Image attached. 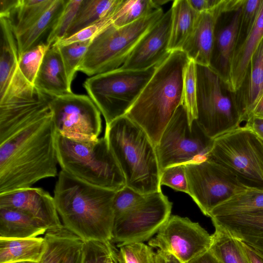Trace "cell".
I'll use <instances>...</instances> for the list:
<instances>
[{
    "mask_svg": "<svg viewBox=\"0 0 263 263\" xmlns=\"http://www.w3.org/2000/svg\"><path fill=\"white\" fill-rule=\"evenodd\" d=\"M56 132L51 111L0 143V194L57 175Z\"/></svg>",
    "mask_w": 263,
    "mask_h": 263,
    "instance_id": "6da1fadb",
    "label": "cell"
},
{
    "mask_svg": "<svg viewBox=\"0 0 263 263\" xmlns=\"http://www.w3.org/2000/svg\"><path fill=\"white\" fill-rule=\"evenodd\" d=\"M116 192L82 181L61 170L53 198L63 225L83 241L111 243Z\"/></svg>",
    "mask_w": 263,
    "mask_h": 263,
    "instance_id": "7a4b0ae2",
    "label": "cell"
},
{
    "mask_svg": "<svg viewBox=\"0 0 263 263\" xmlns=\"http://www.w3.org/2000/svg\"><path fill=\"white\" fill-rule=\"evenodd\" d=\"M189 59L182 50L171 52L158 64L126 114L157 144L165 128L182 104L184 71Z\"/></svg>",
    "mask_w": 263,
    "mask_h": 263,
    "instance_id": "3957f363",
    "label": "cell"
},
{
    "mask_svg": "<svg viewBox=\"0 0 263 263\" xmlns=\"http://www.w3.org/2000/svg\"><path fill=\"white\" fill-rule=\"evenodd\" d=\"M104 137L126 186L144 195L161 191L155 146L143 128L124 115L106 125Z\"/></svg>",
    "mask_w": 263,
    "mask_h": 263,
    "instance_id": "277c9868",
    "label": "cell"
},
{
    "mask_svg": "<svg viewBox=\"0 0 263 263\" xmlns=\"http://www.w3.org/2000/svg\"><path fill=\"white\" fill-rule=\"evenodd\" d=\"M58 163L62 170L88 184L117 192L125 179L106 139L79 141L56 134Z\"/></svg>",
    "mask_w": 263,
    "mask_h": 263,
    "instance_id": "5b68a950",
    "label": "cell"
},
{
    "mask_svg": "<svg viewBox=\"0 0 263 263\" xmlns=\"http://www.w3.org/2000/svg\"><path fill=\"white\" fill-rule=\"evenodd\" d=\"M162 8L129 25H110L91 42L78 71L88 76L121 67L142 36L164 14Z\"/></svg>",
    "mask_w": 263,
    "mask_h": 263,
    "instance_id": "8992f818",
    "label": "cell"
},
{
    "mask_svg": "<svg viewBox=\"0 0 263 263\" xmlns=\"http://www.w3.org/2000/svg\"><path fill=\"white\" fill-rule=\"evenodd\" d=\"M196 120L207 136L214 139L243 121L229 84L209 67L196 64Z\"/></svg>",
    "mask_w": 263,
    "mask_h": 263,
    "instance_id": "52a82bcc",
    "label": "cell"
},
{
    "mask_svg": "<svg viewBox=\"0 0 263 263\" xmlns=\"http://www.w3.org/2000/svg\"><path fill=\"white\" fill-rule=\"evenodd\" d=\"M157 66L141 70L119 68L85 81L83 87L103 115L106 125L126 115L153 76Z\"/></svg>",
    "mask_w": 263,
    "mask_h": 263,
    "instance_id": "ba28073f",
    "label": "cell"
},
{
    "mask_svg": "<svg viewBox=\"0 0 263 263\" xmlns=\"http://www.w3.org/2000/svg\"><path fill=\"white\" fill-rule=\"evenodd\" d=\"M206 159L230 170L246 185L263 190V141L245 125L214 139Z\"/></svg>",
    "mask_w": 263,
    "mask_h": 263,
    "instance_id": "9c48e42d",
    "label": "cell"
},
{
    "mask_svg": "<svg viewBox=\"0 0 263 263\" xmlns=\"http://www.w3.org/2000/svg\"><path fill=\"white\" fill-rule=\"evenodd\" d=\"M213 141L204 133L196 119L190 124L186 110L181 104L155 146L160 174L171 166L206 159Z\"/></svg>",
    "mask_w": 263,
    "mask_h": 263,
    "instance_id": "30bf717a",
    "label": "cell"
},
{
    "mask_svg": "<svg viewBox=\"0 0 263 263\" xmlns=\"http://www.w3.org/2000/svg\"><path fill=\"white\" fill-rule=\"evenodd\" d=\"M189 193L202 213L209 216L215 207L248 190L232 171L211 160L185 164Z\"/></svg>",
    "mask_w": 263,
    "mask_h": 263,
    "instance_id": "8fae6325",
    "label": "cell"
},
{
    "mask_svg": "<svg viewBox=\"0 0 263 263\" xmlns=\"http://www.w3.org/2000/svg\"><path fill=\"white\" fill-rule=\"evenodd\" d=\"M172 207L161 191L146 194L139 204L115 218L111 242L119 247L149 239L171 216Z\"/></svg>",
    "mask_w": 263,
    "mask_h": 263,
    "instance_id": "7c38bea8",
    "label": "cell"
},
{
    "mask_svg": "<svg viewBox=\"0 0 263 263\" xmlns=\"http://www.w3.org/2000/svg\"><path fill=\"white\" fill-rule=\"evenodd\" d=\"M49 109L57 134L79 141L99 138L101 112L89 97L71 93L53 97Z\"/></svg>",
    "mask_w": 263,
    "mask_h": 263,
    "instance_id": "4fadbf2b",
    "label": "cell"
},
{
    "mask_svg": "<svg viewBox=\"0 0 263 263\" xmlns=\"http://www.w3.org/2000/svg\"><path fill=\"white\" fill-rule=\"evenodd\" d=\"M52 98L28 82L10 86L0 97V143L47 114Z\"/></svg>",
    "mask_w": 263,
    "mask_h": 263,
    "instance_id": "5bb4252c",
    "label": "cell"
},
{
    "mask_svg": "<svg viewBox=\"0 0 263 263\" xmlns=\"http://www.w3.org/2000/svg\"><path fill=\"white\" fill-rule=\"evenodd\" d=\"M212 235L197 222L186 217L172 215L160 228L148 245L170 253L182 263L208 250Z\"/></svg>",
    "mask_w": 263,
    "mask_h": 263,
    "instance_id": "9a60e30c",
    "label": "cell"
},
{
    "mask_svg": "<svg viewBox=\"0 0 263 263\" xmlns=\"http://www.w3.org/2000/svg\"><path fill=\"white\" fill-rule=\"evenodd\" d=\"M243 0H233L218 16L209 67L230 85L232 59L235 51Z\"/></svg>",
    "mask_w": 263,
    "mask_h": 263,
    "instance_id": "2e32d148",
    "label": "cell"
},
{
    "mask_svg": "<svg viewBox=\"0 0 263 263\" xmlns=\"http://www.w3.org/2000/svg\"><path fill=\"white\" fill-rule=\"evenodd\" d=\"M172 24L170 8L142 36L124 64L123 69L141 70L157 66L170 54L168 45Z\"/></svg>",
    "mask_w": 263,
    "mask_h": 263,
    "instance_id": "e0dca14e",
    "label": "cell"
},
{
    "mask_svg": "<svg viewBox=\"0 0 263 263\" xmlns=\"http://www.w3.org/2000/svg\"><path fill=\"white\" fill-rule=\"evenodd\" d=\"M0 208L21 211L43 223L48 230L63 226L53 197L41 187L23 188L0 194Z\"/></svg>",
    "mask_w": 263,
    "mask_h": 263,
    "instance_id": "ac0fdd59",
    "label": "cell"
},
{
    "mask_svg": "<svg viewBox=\"0 0 263 263\" xmlns=\"http://www.w3.org/2000/svg\"><path fill=\"white\" fill-rule=\"evenodd\" d=\"M232 1L221 0L212 9L199 13L195 27L181 50L189 60L197 65L209 66L216 20Z\"/></svg>",
    "mask_w": 263,
    "mask_h": 263,
    "instance_id": "d6986e66",
    "label": "cell"
},
{
    "mask_svg": "<svg viewBox=\"0 0 263 263\" xmlns=\"http://www.w3.org/2000/svg\"><path fill=\"white\" fill-rule=\"evenodd\" d=\"M210 218L214 227L221 229L263 256V209Z\"/></svg>",
    "mask_w": 263,
    "mask_h": 263,
    "instance_id": "ffe728a7",
    "label": "cell"
},
{
    "mask_svg": "<svg viewBox=\"0 0 263 263\" xmlns=\"http://www.w3.org/2000/svg\"><path fill=\"white\" fill-rule=\"evenodd\" d=\"M234 92L243 121L246 122L263 93V39L251 58L240 87Z\"/></svg>",
    "mask_w": 263,
    "mask_h": 263,
    "instance_id": "44dd1931",
    "label": "cell"
},
{
    "mask_svg": "<svg viewBox=\"0 0 263 263\" xmlns=\"http://www.w3.org/2000/svg\"><path fill=\"white\" fill-rule=\"evenodd\" d=\"M57 44L46 52L34 86L41 92L55 97L72 93Z\"/></svg>",
    "mask_w": 263,
    "mask_h": 263,
    "instance_id": "7402d4cb",
    "label": "cell"
},
{
    "mask_svg": "<svg viewBox=\"0 0 263 263\" xmlns=\"http://www.w3.org/2000/svg\"><path fill=\"white\" fill-rule=\"evenodd\" d=\"M47 230L43 223L21 211L0 208V238L35 237Z\"/></svg>",
    "mask_w": 263,
    "mask_h": 263,
    "instance_id": "603a6c76",
    "label": "cell"
},
{
    "mask_svg": "<svg viewBox=\"0 0 263 263\" xmlns=\"http://www.w3.org/2000/svg\"><path fill=\"white\" fill-rule=\"evenodd\" d=\"M263 39V2L255 25L240 47L233 54L230 76L233 91L240 87L251 58Z\"/></svg>",
    "mask_w": 263,
    "mask_h": 263,
    "instance_id": "cb8c5ba5",
    "label": "cell"
},
{
    "mask_svg": "<svg viewBox=\"0 0 263 263\" xmlns=\"http://www.w3.org/2000/svg\"><path fill=\"white\" fill-rule=\"evenodd\" d=\"M0 96L8 87L18 66V49L10 18L0 17Z\"/></svg>",
    "mask_w": 263,
    "mask_h": 263,
    "instance_id": "d4e9b609",
    "label": "cell"
},
{
    "mask_svg": "<svg viewBox=\"0 0 263 263\" xmlns=\"http://www.w3.org/2000/svg\"><path fill=\"white\" fill-rule=\"evenodd\" d=\"M45 248L44 237L0 238V263L21 261L39 262Z\"/></svg>",
    "mask_w": 263,
    "mask_h": 263,
    "instance_id": "484cf974",
    "label": "cell"
},
{
    "mask_svg": "<svg viewBox=\"0 0 263 263\" xmlns=\"http://www.w3.org/2000/svg\"><path fill=\"white\" fill-rule=\"evenodd\" d=\"M172 24L168 50H181L191 34L199 13L190 5L188 0H175L171 8Z\"/></svg>",
    "mask_w": 263,
    "mask_h": 263,
    "instance_id": "4316f807",
    "label": "cell"
},
{
    "mask_svg": "<svg viewBox=\"0 0 263 263\" xmlns=\"http://www.w3.org/2000/svg\"><path fill=\"white\" fill-rule=\"evenodd\" d=\"M122 0H82L65 38L106 18L112 17Z\"/></svg>",
    "mask_w": 263,
    "mask_h": 263,
    "instance_id": "83f0119b",
    "label": "cell"
},
{
    "mask_svg": "<svg viewBox=\"0 0 263 263\" xmlns=\"http://www.w3.org/2000/svg\"><path fill=\"white\" fill-rule=\"evenodd\" d=\"M66 0H55L50 7L29 28L15 37L18 56L40 43L42 36L57 21Z\"/></svg>",
    "mask_w": 263,
    "mask_h": 263,
    "instance_id": "f1b7e54d",
    "label": "cell"
},
{
    "mask_svg": "<svg viewBox=\"0 0 263 263\" xmlns=\"http://www.w3.org/2000/svg\"><path fill=\"white\" fill-rule=\"evenodd\" d=\"M44 237L46 248L39 263H61L71 248L82 240L64 226L47 230Z\"/></svg>",
    "mask_w": 263,
    "mask_h": 263,
    "instance_id": "f546056e",
    "label": "cell"
},
{
    "mask_svg": "<svg viewBox=\"0 0 263 263\" xmlns=\"http://www.w3.org/2000/svg\"><path fill=\"white\" fill-rule=\"evenodd\" d=\"M215 229L209 249L221 263H251L239 240L220 228Z\"/></svg>",
    "mask_w": 263,
    "mask_h": 263,
    "instance_id": "4dcf8cb0",
    "label": "cell"
},
{
    "mask_svg": "<svg viewBox=\"0 0 263 263\" xmlns=\"http://www.w3.org/2000/svg\"><path fill=\"white\" fill-rule=\"evenodd\" d=\"M263 209V190L251 188L220 204L209 217L243 213Z\"/></svg>",
    "mask_w": 263,
    "mask_h": 263,
    "instance_id": "1f68e13d",
    "label": "cell"
},
{
    "mask_svg": "<svg viewBox=\"0 0 263 263\" xmlns=\"http://www.w3.org/2000/svg\"><path fill=\"white\" fill-rule=\"evenodd\" d=\"M156 9L152 0H122L112 17V24L117 27L129 25Z\"/></svg>",
    "mask_w": 263,
    "mask_h": 263,
    "instance_id": "d6a6232c",
    "label": "cell"
},
{
    "mask_svg": "<svg viewBox=\"0 0 263 263\" xmlns=\"http://www.w3.org/2000/svg\"><path fill=\"white\" fill-rule=\"evenodd\" d=\"M55 0H21L13 24L15 37L33 24L52 5Z\"/></svg>",
    "mask_w": 263,
    "mask_h": 263,
    "instance_id": "836d02e7",
    "label": "cell"
},
{
    "mask_svg": "<svg viewBox=\"0 0 263 263\" xmlns=\"http://www.w3.org/2000/svg\"><path fill=\"white\" fill-rule=\"evenodd\" d=\"M50 46L41 42L18 56V68L25 78L34 85L44 55Z\"/></svg>",
    "mask_w": 263,
    "mask_h": 263,
    "instance_id": "e575fe53",
    "label": "cell"
},
{
    "mask_svg": "<svg viewBox=\"0 0 263 263\" xmlns=\"http://www.w3.org/2000/svg\"><path fill=\"white\" fill-rule=\"evenodd\" d=\"M82 0H66L65 6L52 26L46 40L50 47L65 37L79 10Z\"/></svg>",
    "mask_w": 263,
    "mask_h": 263,
    "instance_id": "d590c367",
    "label": "cell"
},
{
    "mask_svg": "<svg viewBox=\"0 0 263 263\" xmlns=\"http://www.w3.org/2000/svg\"><path fill=\"white\" fill-rule=\"evenodd\" d=\"M197 88L196 64L190 60L184 71L182 104L187 112L190 124L197 118Z\"/></svg>",
    "mask_w": 263,
    "mask_h": 263,
    "instance_id": "8d00e7d4",
    "label": "cell"
},
{
    "mask_svg": "<svg viewBox=\"0 0 263 263\" xmlns=\"http://www.w3.org/2000/svg\"><path fill=\"white\" fill-rule=\"evenodd\" d=\"M92 40L59 45V49L63 61L67 77L71 83Z\"/></svg>",
    "mask_w": 263,
    "mask_h": 263,
    "instance_id": "74e56055",
    "label": "cell"
},
{
    "mask_svg": "<svg viewBox=\"0 0 263 263\" xmlns=\"http://www.w3.org/2000/svg\"><path fill=\"white\" fill-rule=\"evenodd\" d=\"M262 2L263 0L243 1L234 52L243 44L253 28Z\"/></svg>",
    "mask_w": 263,
    "mask_h": 263,
    "instance_id": "f35d334b",
    "label": "cell"
},
{
    "mask_svg": "<svg viewBox=\"0 0 263 263\" xmlns=\"http://www.w3.org/2000/svg\"><path fill=\"white\" fill-rule=\"evenodd\" d=\"M118 247V263H155V253L143 242L130 243Z\"/></svg>",
    "mask_w": 263,
    "mask_h": 263,
    "instance_id": "ab89813d",
    "label": "cell"
},
{
    "mask_svg": "<svg viewBox=\"0 0 263 263\" xmlns=\"http://www.w3.org/2000/svg\"><path fill=\"white\" fill-rule=\"evenodd\" d=\"M116 252L111 243L83 241L82 263H105L108 255Z\"/></svg>",
    "mask_w": 263,
    "mask_h": 263,
    "instance_id": "60d3db41",
    "label": "cell"
},
{
    "mask_svg": "<svg viewBox=\"0 0 263 263\" xmlns=\"http://www.w3.org/2000/svg\"><path fill=\"white\" fill-rule=\"evenodd\" d=\"M160 183L179 192L188 194V185L185 173V164L169 166L161 172Z\"/></svg>",
    "mask_w": 263,
    "mask_h": 263,
    "instance_id": "b9f144b4",
    "label": "cell"
},
{
    "mask_svg": "<svg viewBox=\"0 0 263 263\" xmlns=\"http://www.w3.org/2000/svg\"><path fill=\"white\" fill-rule=\"evenodd\" d=\"M146 195L126 185L116 192L113 200L115 218L139 204L145 199Z\"/></svg>",
    "mask_w": 263,
    "mask_h": 263,
    "instance_id": "7bdbcfd3",
    "label": "cell"
},
{
    "mask_svg": "<svg viewBox=\"0 0 263 263\" xmlns=\"http://www.w3.org/2000/svg\"><path fill=\"white\" fill-rule=\"evenodd\" d=\"M112 17L106 18L79 31L74 34L55 43L66 45L71 43L91 40L112 24Z\"/></svg>",
    "mask_w": 263,
    "mask_h": 263,
    "instance_id": "ee69618b",
    "label": "cell"
},
{
    "mask_svg": "<svg viewBox=\"0 0 263 263\" xmlns=\"http://www.w3.org/2000/svg\"><path fill=\"white\" fill-rule=\"evenodd\" d=\"M21 0H0V17L10 18L16 13Z\"/></svg>",
    "mask_w": 263,
    "mask_h": 263,
    "instance_id": "f6af8a7d",
    "label": "cell"
},
{
    "mask_svg": "<svg viewBox=\"0 0 263 263\" xmlns=\"http://www.w3.org/2000/svg\"><path fill=\"white\" fill-rule=\"evenodd\" d=\"M191 7L197 12L210 10L220 3L221 0H188Z\"/></svg>",
    "mask_w": 263,
    "mask_h": 263,
    "instance_id": "bcb514c9",
    "label": "cell"
},
{
    "mask_svg": "<svg viewBox=\"0 0 263 263\" xmlns=\"http://www.w3.org/2000/svg\"><path fill=\"white\" fill-rule=\"evenodd\" d=\"M82 244L81 240L73 246L61 263H82Z\"/></svg>",
    "mask_w": 263,
    "mask_h": 263,
    "instance_id": "7dc6e473",
    "label": "cell"
},
{
    "mask_svg": "<svg viewBox=\"0 0 263 263\" xmlns=\"http://www.w3.org/2000/svg\"><path fill=\"white\" fill-rule=\"evenodd\" d=\"M245 125L252 130L263 141V119L250 118Z\"/></svg>",
    "mask_w": 263,
    "mask_h": 263,
    "instance_id": "c3c4849f",
    "label": "cell"
},
{
    "mask_svg": "<svg viewBox=\"0 0 263 263\" xmlns=\"http://www.w3.org/2000/svg\"><path fill=\"white\" fill-rule=\"evenodd\" d=\"M187 263H221L215 255L209 249L195 257Z\"/></svg>",
    "mask_w": 263,
    "mask_h": 263,
    "instance_id": "681fc988",
    "label": "cell"
},
{
    "mask_svg": "<svg viewBox=\"0 0 263 263\" xmlns=\"http://www.w3.org/2000/svg\"><path fill=\"white\" fill-rule=\"evenodd\" d=\"M155 263H182L173 255L158 249L155 255Z\"/></svg>",
    "mask_w": 263,
    "mask_h": 263,
    "instance_id": "f907efd6",
    "label": "cell"
},
{
    "mask_svg": "<svg viewBox=\"0 0 263 263\" xmlns=\"http://www.w3.org/2000/svg\"><path fill=\"white\" fill-rule=\"evenodd\" d=\"M241 243L251 263H263L262 256L243 242L241 241Z\"/></svg>",
    "mask_w": 263,
    "mask_h": 263,
    "instance_id": "816d5d0a",
    "label": "cell"
},
{
    "mask_svg": "<svg viewBox=\"0 0 263 263\" xmlns=\"http://www.w3.org/2000/svg\"><path fill=\"white\" fill-rule=\"evenodd\" d=\"M252 117L263 119V93L254 106L248 120Z\"/></svg>",
    "mask_w": 263,
    "mask_h": 263,
    "instance_id": "f5cc1de1",
    "label": "cell"
},
{
    "mask_svg": "<svg viewBox=\"0 0 263 263\" xmlns=\"http://www.w3.org/2000/svg\"><path fill=\"white\" fill-rule=\"evenodd\" d=\"M117 257V251L110 254L107 257L105 263H118Z\"/></svg>",
    "mask_w": 263,
    "mask_h": 263,
    "instance_id": "db71d44e",
    "label": "cell"
},
{
    "mask_svg": "<svg viewBox=\"0 0 263 263\" xmlns=\"http://www.w3.org/2000/svg\"><path fill=\"white\" fill-rule=\"evenodd\" d=\"M156 9L161 8V6L168 3L169 1L164 0H152Z\"/></svg>",
    "mask_w": 263,
    "mask_h": 263,
    "instance_id": "11a10c76",
    "label": "cell"
},
{
    "mask_svg": "<svg viewBox=\"0 0 263 263\" xmlns=\"http://www.w3.org/2000/svg\"><path fill=\"white\" fill-rule=\"evenodd\" d=\"M10 263H39V262L33 261H16Z\"/></svg>",
    "mask_w": 263,
    "mask_h": 263,
    "instance_id": "9f6ffc18",
    "label": "cell"
}]
</instances>
